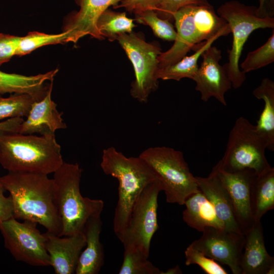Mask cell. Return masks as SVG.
<instances>
[{
	"mask_svg": "<svg viewBox=\"0 0 274 274\" xmlns=\"http://www.w3.org/2000/svg\"><path fill=\"white\" fill-rule=\"evenodd\" d=\"M274 61V31L267 41L257 49L249 52L241 64L244 73L255 71Z\"/></svg>",
	"mask_w": 274,
	"mask_h": 274,
	"instance_id": "30",
	"label": "cell"
},
{
	"mask_svg": "<svg viewBox=\"0 0 274 274\" xmlns=\"http://www.w3.org/2000/svg\"><path fill=\"white\" fill-rule=\"evenodd\" d=\"M135 20L148 25L154 34L159 38L168 41H174L176 30L169 20L159 18L153 10H147L135 15Z\"/></svg>",
	"mask_w": 274,
	"mask_h": 274,
	"instance_id": "31",
	"label": "cell"
},
{
	"mask_svg": "<svg viewBox=\"0 0 274 274\" xmlns=\"http://www.w3.org/2000/svg\"><path fill=\"white\" fill-rule=\"evenodd\" d=\"M124 258L119 274H162L145 254L133 247L124 248Z\"/></svg>",
	"mask_w": 274,
	"mask_h": 274,
	"instance_id": "27",
	"label": "cell"
},
{
	"mask_svg": "<svg viewBox=\"0 0 274 274\" xmlns=\"http://www.w3.org/2000/svg\"><path fill=\"white\" fill-rule=\"evenodd\" d=\"M0 181L10 194L13 218L40 224L47 232L60 236L62 226L53 178L42 174L9 172Z\"/></svg>",
	"mask_w": 274,
	"mask_h": 274,
	"instance_id": "1",
	"label": "cell"
},
{
	"mask_svg": "<svg viewBox=\"0 0 274 274\" xmlns=\"http://www.w3.org/2000/svg\"><path fill=\"white\" fill-rule=\"evenodd\" d=\"M213 169L228 192L237 221L244 234L255 222L251 210L250 189L257 174L251 169L226 171L222 166L220 160Z\"/></svg>",
	"mask_w": 274,
	"mask_h": 274,
	"instance_id": "14",
	"label": "cell"
},
{
	"mask_svg": "<svg viewBox=\"0 0 274 274\" xmlns=\"http://www.w3.org/2000/svg\"><path fill=\"white\" fill-rule=\"evenodd\" d=\"M266 145L255 126L238 117L231 129L221 165L226 171L251 169L258 174L270 166L265 155Z\"/></svg>",
	"mask_w": 274,
	"mask_h": 274,
	"instance_id": "8",
	"label": "cell"
},
{
	"mask_svg": "<svg viewBox=\"0 0 274 274\" xmlns=\"http://www.w3.org/2000/svg\"><path fill=\"white\" fill-rule=\"evenodd\" d=\"M122 1L75 0L80 9L68 17L64 28L67 32L66 43H76L87 35L98 40L104 39L97 28V20L110 7L114 8Z\"/></svg>",
	"mask_w": 274,
	"mask_h": 274,
	"instance_id": "15",
	"label": "cell"
},
{
	"mask_svg": "<svg viewBox=\"0 0 274 274\" xmlns=\"http://www.w3.org/2000/svg\"><path fill=\"white\" fill-rule=\"evenodd\" d=\"M20 39V37L0 33V66L16 55Z\"/></svg>",
	"mask_w": 274,
	"mask_h": 274,
	"instance_id": "35",
	"label": "cell"
},
{
	"mask_svg": "<svg viewBox=\"0 0 274 274\" xmlns=\"http://www.w3.org/2000/svg\"><path fill=\"white\" fill-rule=\"evenodd\" d=\"M102 228L100 216L90 218L86 222L84 232L86 246L79 257L76 274H97L104 263V251L100 242Z\"/></svg>",
	"mask_w": 274,
	"mask_h": 274,
	"instance_id": "20",
	"label": "cell"
},
{
	"mask_svg": "<svg viewBox=\"0 0 274 274\" xmlns=\"http://www.w3.org/2000/svg\"><path fill=\"white\" fill-rule=\"evenodd\" d=\"M152 168L162 187L168 203L184 205L199 191L182 152L165 146L148 148L139 155Z\"/></svg>",
	"mask_w": 274,
	"mask_h": 274,
	"instance_id": "7",
	"label": "cell"
},
{
	"mask_svg": "<svg viewBox=\"0 0 274 274\" xmlns=\"http://www.w3.org/2000/svg\"><path fill=\"white\" fill-rule=\"evenodd\" d=\"M52 85L53 83L42 99L32 104L26 120L20 124L17 132L46 135L67 127L61 117L62 113L58 111L56 104L51 99Z\"/></svg>",
	"mask_w": 274,
	"mask_h": 274,
	"instance_id": "17",
	"label": "cell"
},
{
	"mask_svg": "<svg viewBox=\"0 0 274 274\" xmlns=\"http://www.w3.org/2000/svg\"><path fill=\"white\" fill-rule=\"evenodd\" d=\"M250 205L254 221L274 208V167L271 166L257 174L250 189Z\"/></svg>",
	"mask_w": 274,
	"mask_h": 274,
	"instance_id": "23",
	"label": "cell"
},
{
	"mask_svg": "<svg viewBox=\"0 0 274 274\" xmlns=\"http://www.w3.org/2000/svg\"><path fill=\"white\" fill-rule=\"evenodd\" d=\"M244 235L242 274H273L274 257L266 250L260 221H255Z\"/></svg>",
	"mask_w": 274,
	"mask_h": 274,
	"instance_id": "18",
	"label": "cell"
},
{
	"mask_svg": "<svg viewBox=\"0 0 274 274\" xmlns=\"http://www.w3.org/2000/svg\"><path fill=\"white\" fill-rule=\"evenodd\" d=\"M131 61L135 79L131 84V96L146 103L150 94L158 87L156 74L161 48L157 43H148L141 35L133 32L119 35L116 38Z\"/></svg>",
	"mask_w": 274,
	"mask_h": 274,
	"instance_id": "9",
	"label": "cell"
},
{
	"mask_svg": "<svg viewBox=\"0 0 274 274\" xmlns=\"http://www.w3.org/2000/svg\"><path fill=\"white\" fill-rule=\"evenodd\" d=\"M37 225L34 222H20L12 218L0 221V231L5 247L16 260L33 266H49L50 258L45 246L46 237Z\"/></svg>",
	"mask_w": 274,
	"mask_h": 274,
	"instance_id": "11",
	"label": "cell"
},
{
	"mask_svg": "<svg viewBox=\"0 0 274 274\" xmlns=\"http://www.w3.org/2000/svg\"><path fill=\"white\" fill-rule=\"evenodd\" d=\"M44 234L45 248L55 273H75L79 257L86 244L84 231L63 237L47 231Z\"/></svg>",
	"mask_w": 274,
	"mask_h": 274,
	"instance_id": "16",
	"label": "cell"
},
{
	"mask_svg": "<svg viewBox=\"0 0 274 274\" xmlns=\"http://www.w3.org/2000/svg\"><path fill=\"white\" fill-rule=\"evenodd\" d=\"M226 32H221L203 42L201 46L190 56H185L176 63L159 68L157 78L163 80H173L180 81L183 78H189L193 80L198 68V60L202 53L220 37L227 36Z\"/></svg>",
	"mask_w": 274,
	"mask_h": 274,
	"instance_id": "25",
	"label": "cell"
},
{
	"mask_svg": "<svg viewBox=\"0 0 274 274\" xmlns=\"http://www.w3.org/2000/svg\"><path fill=\"white\" fill-rule=\"evenodd\" d=\"M67 32H63L59 34H48L38 31L29 32L25 36L20 37L17 56L27 54L41 47L52 44L66 43Z\"/></svg>",
	"mask_w": 274,
	"mask_h": 274,
	"instance_id": "29",
	"label": "cell"
},
{
	"mask_svg": "<svg viewBox=\"0 0 274 274\" xmlns=\"http://www.w3.org/2000/svg\"><path fill=\"white\" fill-rule=\"evenodd\" d=\"M202 232L201 237L190 245L207 257L227 265L233 274H242L245 235L213 227H207Z\"/></svg>",
	"mask_w": 274,
	"mask_h": 274,
	"instance_id": "12",
	"label": "cell"
},
{
	"mask_svg": "<svg viewBox=\"0 0 274 274\" xmlns=\"http://www.w3.org/2000/svg\"><path fill=\"white\" fill-rule=\"evenodd\" d=\"M136 25L133 20L127 17L125 12H118L107 9L99 17L97 28L100 35L110 41L116 40L118 36L130 33Z\"/></svg>",
	"mask_w": 274,
	"mask_h": 274,
	"instance_id": "26",
	"label": "cell"
},
{
	"mask_svg": "<svg viewBox=\"0 0 274 274\" xmlns=\"http://www.w3.org/2000/svg\"><path fill=\"white\" fill-rule=\"evenodd\" d=\"M100 167L105 174L119 182L113 229L121 241L135 202L144 188L158 179L141 157H127L113 147L103 150Z\"/></svg>",
	"mask_w": 274,
	"mask_h": 274,
	"instance_id": "3",
	"label": "cell"
},
{
	"mask_svg": "<svg viewBox=\"0 0 274 274\" xmlns=\"http://www.w3.org/2000/svg\"><path fill=\"white\" fill-rule=\"evenodd\" d=\"M55 133L40 136L4 130L0 122V164L10 172L54 173L63 164Z\"/></svg>",
	"mask_w": 274,
	"mask_h": 274,
	"instance_id": "2",
	"label": "cell"
},
{
	"mask_svg": "<svg viewBox=\"0 0 274 274\" xmlns=\"http://www.w3.org/2000/svg\"><path fill=\"white\" fill-rule=\"evenodd\" d=\"M266 0H258L259 6L258 8L259 9H262L264 8L265 6V2Z\"/></svg>",
	"mask_w": 274,
	"mask_h": 274,
	"instance_id": "38",
	"label": "cell"
},
{
	"mask_svg": "<svg viewBox=\"0 0 274 274\" xmlns=\"http://www.w3.org/2000/svg\"><path fill=\"white\" fill-rule=\"evenodd\" d=\"M184 204L183 219L190 227L199 232L209 227L224 229L213 206L200 190L190 196Z\"/></svg>",
	"mask_w": 274,
	"mask_h": 274,
	"instance_id": "22",
	"label": "cell"
},
{
	"mask_svg": "<svg viewBox=\"0 0 274 274\" xmlns=\"http://www.w3.org/2000/svg\"><path fill=\"white\" fill-rule=\"evenodd\" d=\"M58 71L55 69L44 74L27 76L0 71V94L27 93L40 100L46 95L52 83L47 86L46 82L53 81Z\"/></svg>",
	"mask_w": 274,
	"mask_h": 274,
	"instance_id": "21",
	"label": "cell"
},
{
	"mask_svg": "<svg viewBox=\"0 0 274 274\" xmlns=\"http://www.w3.org/2000/svg\"><path fill=\"white\" fill-rule=\"evenodd\" d=\"M201 56L202 61L193 79L195 90L200 92L203 101L214 97L225 106V93L232 87L224 66L220 64L221 51L211 46Z\"/></svg>",
	"mask_w": 274,
	"mask_h": 274,
	"instance_id": "13",
	"label": "cell"
},
{
	"mask_svg": "<svg viewBox=\"0 0 274 274\" xmlns=\"http://www.w3.org/2000/svg\"><path fill=\"white\" fill-rule=\"evenodd\" d=\"M162 187L158 180L148 185L135 202L121 242L149 257L151 239L158 229L157 198Z\"/></svg>",
	"mask_w": 274,
	"mask_h": 274,
	"instance_id": "10",
	"label": "cell"
},
{
	"mask_svg": "<svg viewBox=\"0 0 274 274\" xmlns=\"http://www.w3.org/2000/svg\"><path fill=\"white\" fill-rule=\"evenodd\" d=\"M82 169L77 163L63 162L53 175L55 204L60 219V236L84 231L91 217L100 216L104 203L101 199L83 197L80 184Z\"/></svg>",
	"mask_w": 274,
	"mask_h": 274,
	"instance_id": "5",
	"label": "cell"
},
{
	"mask_svg": "<svg viewBox=\"0 0 274 274\" xmlns=\"http://www.w3.org/2000/svg\"><path fill=\"white\" fill-rule=\"evenodd\" d=\"M38 100L27 93L0 96V120L7 118L27 117L32 104Z\"/></svg>",
	"mask_w": 274,
	"mask_h": 274,
	"instance_id": "28",
	"label": "cell"
},
{
	"mask_svg": "<svg viewBox=\"0 0 274 274\" xmlns=\"http://www.w3.org/2000/svg\"><path fill=\"white\" fill-rule=\"evenodd\" d=\"M217 14L228 24L233 36L228 62L224 66L234 89L239 88L246 80L245 73L239 69V61L245 43L253 31L259 28H273L274 17L266 7L259 9L237 1L222 4Z\"/></svg>",
	"mask_w": 274,
	"mask_h": 274,
	"instance_id": "6",
	"label": "cell"
},
{
	"mask_svg": "<svg viewBox=\"0 0 274 274\" xmlns=\"http://www.w3.org/2000/svg\"><path fill=\"white\" fill-rule=\"evenodd\" d=\"M185 264H197L207 274H227L228 272L212 258L189 245L185 251Z\"/></svg>",
	"mask_w": 274,
	"mask_h": 274,
	"instance_id": "32",
	"label": "cell"
},
{
	"mask_svg": "<svg viewBox=\"0 0 274 274\" xmlns=\"http://www.w3.org/2000/svg\"><path fill=\"white\" fill-rule=\"evenodd\" d=\"M163 0H123L114 9L124 8L127 11L134 15L147 10L155 11Z\"/></svg>",
	"mask_w": 274,
	"mask_h": 274,
	"instance_id": "34",
	"label": "cell"
},
{
	"mask_svg": "<svg viewBox=\"0 0 274 274\" xmlns=\"http://www.w3.org/2000/svg\"><path fill=\"white\" fill-rule=\"evenodd\" d=\"M253 95L264 101V107L255 125L265 142L266 149L274 150V82L268 78L253 91Z\"/></svg>",
	"mask_w": 274,
	"mask_h": 274,
	"instance_id": "24",
	"label": "cell"
},
{
	"mask_svg": "<svg viewBox=\"0 0 274 274\" xmlns=\"http://www.w3.org/2000/svg\"><path fill=\"white\" fill-rule=\"evenodd\" d=\"M199 190L213 206L217 216L226 230L244 234L236 219L227 190L212 169L207 177H196Z\"/></svg>",
	"mask_w": 274,
	"mask_h": 274,
	"instance_id": "19",
	"label": "cell"
},
{
	"mask_svg": "<svg viewBox=\"0 0 274 274\" xmlns=\"http://www.w3.org/2000/svg\"><path fill=\"white\" fill-rule=\"evenodd\" d=\"M189 5H208L210 3L208 0H163L155 12L159 18L172 22L173 14L181 7Z\"/></svg>",
	"mask_w": 274,
	"mask_h": 274,
	"instance_id": "33",
	"label": "cell"
},
{
	"mask_svg": "<svg viewBox=\"0 0 274 274\" xmlns=\"http://www.w3.org/2000/svg\"><path fill=\"white\" fill-rule=\"evenodd\" d=\"M177 37L173 45L158 56L159 68L174 64L190 50L196 51L203 42L218 33H231L228 24L211 5H189L173 14Z\"/></svg>",
	"mask_w": 274,
	"mask_h": 274,
	"instance_id": "4",
	"label": "cell"
},
{
	"mask_svg": "<svg viewBox=\"0 0 274 274\" xmlns=\"http://www.w3.org/2000/svg\"><path fill=\"white\" fill-rule=\"evenodd\" d=\"M182 271L179 265L174 267L169 268L166 272H163L162 274H181Z\"/></svg>",
	"mask_w": 274,
	"mask_h": 274,
	"instance_id": "37",
	"label": "cell"
},
{
	"mask_svg": "<svg viewBox=\"0 0 274 274\" xmlns=\"http://www.w3.org/2000/svg\"><path fill=\"white\" fill-rule=\"evenodd\" d=\"M5 191L0 181V221H5L13 218V204L11 197H5Z\"/></svg>",
	"mask_w": 274,
	"mask_h": 274,
	"instance_id": "36",
	"label": "cell"
}]
</instances>
